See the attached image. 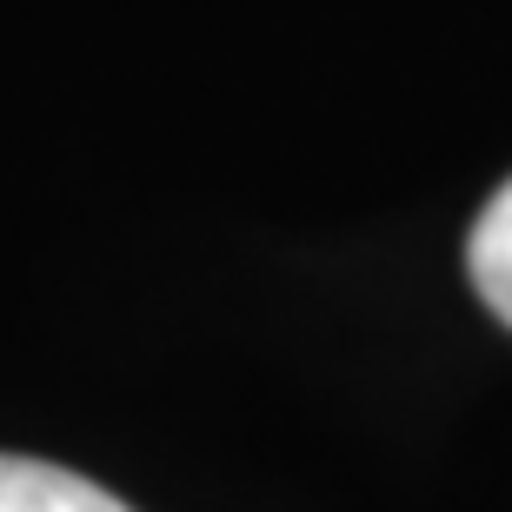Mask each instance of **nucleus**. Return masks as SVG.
Wrapping results in <instances>:
<instances>
[{
  "mask_svg": "<svg viewBox=\"0 0 512 512\" xmlns=\"http://www.w3.org/2000/svg\"><path fill=\"white\" fill-rule=\"evenodd\" d=\"M0 512H133L114 493H100L94 479L47 466V459L0 453Z\"/></svg>",
  "mask_w": 512,
  "mask_h": 512,
  "instance_id": "1",
  "label": "nucleus"
},
{
  "mask_svg": "<svg viewBox=\"0 0 512 512\" xmlns=\"http://www.w3.org/2000/svg\"><path fill=\"white\" fill-rule=\"evenodd\" d=\"M466 273H473L479 300L493 306L499 320L512 326V180L486 200V213L473 220V240H466Z\"/></svg>",
  "mask_w": 512,
  "mask_h": 512,
  "instance_id": "2",
  "label": "nucleus"
}]
</instances>
